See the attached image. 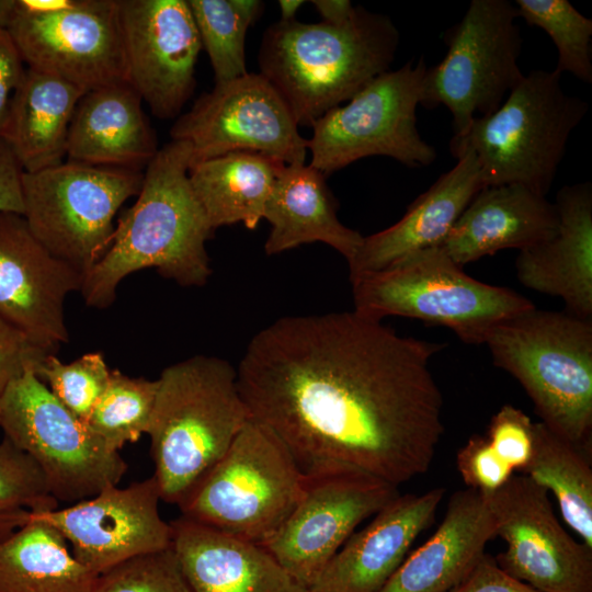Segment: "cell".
I'll list each match as a JSON object with an SVG mask.
<instances>
[{"instance_id":"33","label":"cell","mask_w":592,"mask_h":592,"mask_svg":"<svg viewBox=\"0 0 592 592\" xmlns=\"http://www.w3.org/2000/svg\"><path fill=\"white\" fill-rule=\"evenodd\" d=\"M158 382L111 371L107 386L92 408L87 425L113 451L147 434Z\"/></svg>"},{"instance_id":"4","label":"cell","mask_w":592,"mask_h":592,"mask_svg":"<svg viewBox=\"0 0 592 592\" xmlns=\"http://www.w3.org/2000/svg\"><path fill=\"white\" fill-rule=\"evenodd\" d=\"M147 434L162 501L179 504L251 419L228 361L194 355L159 378Z\"/></svg>"},{"instance_id":"2","label":"cell","mask_w":592,"mask_h":592,"mask_svg":"<svg viewBox=\"0 0 592 592\" xmlns=\"http://www.w3.org/2000/svg\"><path fill=\"white\" fill-rule=\"evenodd\" d=\"M191 146L171 140L144 171L136 202L117 219L112 243L84 275L89 307L106 308L129 274L155 269L181 286H204L212 274L206 241L214 229L189 179Z\"/></svg>"},{"instance_id":"46","label":"cell","mask_w":592,"mask_h":592,"mask_svg":"<svg viewBox=\"0 0 592 592\" xmlns=\"http://www.w3.org/2000/svg\"><path fill=\"white\" fill-rule=\"evenodd\" d=\"M305 3L304 0H280L278 7L282 21L295 20V15L299 8Z\"/></svg>"},{"instance_id":"38","label":"cell","mask_w":592,"mask_h":592,"mask_svg":"<svg viewBox=\"0 0 592 592\" xmlns=\"http://www.w3.org/2000/svg\"><path fill=\"white\" fill-rule=\"evenodd\" d=\"M485 436L505 464L522 473L533 455L535 422L521 409L504 405L491 418Z\"/></svg>"},{"instance_id":"16","label":"cell","mask_w":592,"mask_h":592,"mask_svg":"<svg viewBox=\"0 0 592 592\" xmlns=\"http://www.w3.org/2000/svg\"><path fill=\"white\" fill-rule=\"evenodd\" d=\"M399 494L398 487L360 470L306 476L298 504L262 546L309 589L356 527Z\"/></svg>"},{"instance_id":"17","label":"cell","mask_w":592,"mask_h":592,"mask_svg":"<svg viewBox=\"0 0 592 592\" xmlns=\"http://www.w3.org/2000/svg\"><path fill=\"white\" fill-rule=\"evenodd\" d=\"M153 476L128 487L111 486L64 509L27 511L56 530L73 557L94 574L136 556L169 548L172 528L159 513Z\"/></svg>"},{"instance_id":"8","label":"cell","mask_w":592,"mask_h":592,"mask_svg":"<svg viewBox=\"0 0 592 592\" xmlns=\"http://www.w3.org/2000/svg\"><path fill=\"white\" fill-rule=\"evenodd\" d=\"M305 482L283 442L251 418L178 506L186 519L264 545L298 504Z\"/></svg>"},{"instance_id":"3","label":"cell","mask_w":592,"mask_h":592,"mask_svg":"<svg viewBox=\"0 0 592 592\" xmlns=\"http://www.w3.org/2000/svg\"><path fill=\"white\" fill-rule=\"evenodd\" d=\"M399 32L385 14L356 7L342 24L277 21L259 50L260 73L281 94L297 125L312 124L389 70Z\"/></svg>"},{"instance_id":"23","label":"cell","mask_w":592,"mask_h":592,"mask_svg":"<svg viewBox=\"0 0 592 592\" xmlns=\"http://www.w3.org/2000/svg\"><path fill=\"white\" fill-rule=\"evenodd\" d=\"M171 546L193 592H309L262 545L180 516Z\"/></svg>"},{"instance_id":"28","label":"cell","mask_w":592,"mask_h":592,"mask_svg":"<svg viewBox=\"0 0 592 592\" xmlns=\"http://www.w3.org/2000/svg\"><path fill=\"white\" fill-rule=\"evenodd\" d=\"M86 92L59 77L26 67L11 100L3 134L24 172L66 160L71 119Z\"/></svg>"},{"instance_id":"20","label":"cell","mask_w":592,"mask_h":592,"mask_svg":"<svg viewBox=\"0 0 592 592\" xmlns=\"http://www.w3.org/2000/svg\"><path fill=\"white\" fill-rule=\"evenodd\" d=\"M444 493L437 487L396 497L348 538L309 592H379L433 523Z\"/></svg>"},{"instance_id":"22","label":"cell","mask_w":592,"mask_h":592,"mask_svg":"<svg viewBox=\"0 0 592 592\" xmlns=\"http://www.w3.org/2000/svg\"><path fill=\"white\" fill-rule=\"evenodd\" d=\"M454 157L457 158L456 164L418 196L400 220L363 238L348 261L350 280L383 271L445 240L464 209L485 187L473 152L464 149Z\"/></svg>"},{"instance_id":"24","label":"cell","mask_w":592,"mask_h":592,"mask_svg":"<svg viewBox=\"0 0 592 592\" xmlns=\"http://www.w3.org/2000/svg\"><path fill=\"white\" fill-rule=\"evenodd\" d=\"M554 204L520 184L482 187L440 247L459 266L504 249L519 251L549 239L557 230Z\"/></svg>"},{"instance_id":"25","label":"cell","mask_w":592,"mask_h":592,"mask_svg":"<svg viewBox=\"0 0 592 592\" xmlns=\"http://www.w3.org/2000/svg\"><path fill=\"white\" fill-rule=\"evenodd\" d=\"M494 537V520L483 494L470 488L457 490L433 535L405 558L379 592H448Z\"/></svg>"},{"instance_id":"9","label":"cell","mask_w":592,"mask_h":592,"mask_svg":"<svg viewBox=\"0 0 592 592\" xmlns=\"http://www.w3.org/2000/svg\"><path fill=\"white\" fill-rule=\"evenodd\" d=\"M144 171L71 160L23 172V217L33 236L83 275L105 254L114 218L137 196Z\"/></svg>"},{"instance_id":"32","label":"cell","mask_w":592,"mask_h":592,"mask_svg":"<svg viewBox=\"0 0 592 592\" xmlns=\"http://www.w3.org/2000/svg\"><path fill=\"white\" fill-rule=\"evenodd\" d=\"M216 83L248 73L246 34L261 13L259 0H187Z\"/></svg>"},{"instance_id":"31","label":"cell","mask_w":592,"mask_h":592,"mask_svg":"<svg viewBox=\"0 0 592 592\" xmlns=\"http://www.w3.org/2000/svg\"><path fill=\"white\" fill-rule=\"evenodd\" d=\"M591 448L573 444L535 422L532 458L523 475L550 490L566 523L592 547Z\"/></svg>"},{"instance_id":"5","label":"cell","mask_w":592,"mask_h":592,"mask_svg":"<svg viewBox=\"0 0 592 592\" xmlns=\"http://www.w3.org/2000/svg\"><path fill=\"white\" fill-rule=\"evenodd\" d=\"M485 344L494 365L522 385L543 424L591 448L592 319L533 306L498 323Z\"/></svg>"},{"instance_id":"34","label":"cell","mask_w":592,"mask_h":592,"mask_svg":"<svg viewBox=\"0 0 592 592\" xmlns=\"http://www.w3.org/2000/svg\"><path fill=\"white\" fill-rule=\"evenodd\" d=\"M519 18L544 30L558 52L556 71L592 83V20L567 0H516Z\"/></svg>"},{"instance_id":"7","label":"cell","mask_w":592,"mask_h":592,"mask_svg":"<svg viewBox=\"0 0 592 592\" xmlns=\"http://www.w3.org/2000/svg\"><path fill=\"white\" fill-rule=\"evenodd\" d=\"M462 267L440 246L414 252L383 271L351 278L354 311L379 321L419 319L447 327L465 343L481 344L498 323L535 306Z\"/></svg>"},{"instance_id":"13","label":"cell","mask_w":592,"mask_h":592,"mask_svg":"<svg viewBox=\"0 0 592 592\" xmlns=\"http://www.w3.org/2000/svg\"><path fill=\"white\" fill-rule=\"evenodd\" d=\"M5 29L27 68L86 91L127 81L118 0H15Z\"/></svg>"},{"instance_id":"11","label":"cell","mask_w":592,"mask_h":592,"mask_svg":"<svg viewBox=\"0 0 592 592\" xmlns=\"http://www.w3.org/2000/svg\"><path fill=\"white\" fill-rule=\"evenodd\" d=\"M0 428L38 465L58 502L76 503L118 486L128 468L119 452L68 410L34 372L1 392Z\"/></svg>"},{"instance_id":"35","label":"cell","mask_w":592,"mask_h":592,"mask_svg":"<svg viewBox=\"0 0 592 592\" xmlns=\"http://www.w3.org/2000/svg\"><path fill=\"white\" fill-rule=\"evenodd\" d=\"M110 374L101 352L86 353L70 363H62L56 354H49L39 378L68 410L86 422L105 390Z\"/></svg>"},{"instance_id":"42","label":"cell","mask_w":592,"mask_h":592,"mask_svg":"<svg viewBox=\"0 0 592 592\" xmlns=\"http://www.w3.org/2000/svg\"><path fill=\"white\" fill-rule=\"evenodd\" d=\"M7 29H0V136L8 123L11 100L26 67Z\"/></svg>"},{"instance_id":"37","label":"cell","mask_w":592,"mask_h":592,"mask_svg":"<svg viewBox=\"0 0 592 592\" xmlns=\"http://www.w3.org/2000/svg\"><path fill=\"white\" fill-rule=\"evenodd\" d=\"M58 508L47 480L31 456L7 437L0 442V517L21 510Z\"/></svg>"},{"instance_id":"1","label":"cell","mask_w":592,"mask_h":592,"mask_svg":"<svg viewBox=\"0 0 592 592\" xmlns=\"http://www.w3.org/2000/svg\"><path fill=\"white\" fill-rule=\"evenodd\" d=\"M444 346L354 310L286 316L250 340L238 386L304 475L354 469L399 487L429 470L444 433L430 369Z\"/></svg>"},{"instance_id":"27","label":"cell","mask_w":592,"mask_h":592,"mask_svg":"<svg viewBox=\"0 0 592 592\" xmlns=\"http://www.w3.org/2000/svg\"><path fill=\"white\" fill-rule=\"evenodd\" d=\"M264 218L271 226L264 244L267 255L305 243L323 242L349 261L364 238L338 219L337 204L325 174L305 163L283 168L266 203Z\"/></svg>"},{"instance_id":"40","label":"cell","mask_w":592,"mask_h":592,"mask_svg":"<svg viewBox=\"0 0 592 592\" xmlns=\"http://www.w3.org/2000/svg\"><path fill=\"white\" fill-rule=\"evenodd\" d=\"M49 353L0 317V395L7 386L26 372L38 377Z\"/></svg>"},{"instance_id":"44","label":"cell","mask_w":592,"mask_h":592,"mask_svg":"<svg viewBox=\"0 0 592 592\" xmlns=\"http://www.w3.org/2000/svg\"><path fill=\"white\" fill-rule=\"evenodd\" d=\"M322 18V22L330 24H342L349 21L356 7L348 0H314L311 1Z\"/></svg>"},{"instance_id":"45","label":"cell","mask_w":592,"mask_h":592,"mask_svg":"<svg viewBox=\"0 0 592 592\" xmlns=\"http://www.w3.org/2000/svg\"><path fill=\"white\" fill-rule=\"evenodd\" d=\"M24 511L21 510L0 517V536L9 534L24 524Z\"/></svg>"},{"instance_id":"6","label":"cell","mask_w":592,"mask_h":592,"mask_svg":"<svg viewBox=\"0 0 592 592\" xmlns=\"http://www.w3.org/2000/svg\"><path fill=\"white\" fill-rule=\"evenodd\" d=\"M588 111L587 101L563 90L559 72L533 70L494 112L451 140V152H473L483 186L520 184L546 196Z\"/></svg>"},{"instance_id":"12","label":"cell","mask_w":592,"mask_h":592,"mask_svg":"<svg viewBox=\"0 0 592 592\" xmlns=\"http://www.w3.org/2000/svg\"><path fill=\"white\" fill-rule=\"evenodd\" d=\"M426 68L421 57L415 64L410 60L388 70L345 105L318 118L308 139L310 166L327 175L371 156L389 157L411 168L433 163L436 150L417 127Z\"/></svg>"},{"instance_id":"21","label":"cell","mask_w":592,"mask_h":592,"mask_svg":"<svg viewBox=\"0 0 592 592\" xmlns=\"http://www.w3.org/2000/svg\"><path fill=\"white\" fill-rule=\"evenodd\" d=\"M554 205L556 232L519 252L516 278L532 291L561 298L566 311L592 319L591 182L561 187Z\"/></svg>"},{"instance_id":"43","label":"cell","mask_w":592,"mask_h":592,"mask_svg":"<svg viewBox=\"0 0 592 592\" xmlns=\"http://www.w3.org/2000/svg\"><path fill=\"white\" fill-rule=\"evenodd\" d=\"M23 172L10 145L0 136V213L23 215Z\"/></svg>"},{"instance_id":"29","label":"cell","mask_w":592,"mask_h":592,"mask_svg":"<svg viewBox=\"0 0 592 592\" xmlns=\"http://www.w3.org/2000/svg\"><path fill=\"white\" fill-rule=\"evenodd\" d=\"M285 166L262 153L235 151L193 163L189 179L214 230L237 223L254 229Z\"/></svg>"},{"instance_id":"47","label":"cell","mask_w":592,"mask_h":592,"mask_svg":"<svg viewBox=\"0 0 592 592\" xmlns=\"http://www.w3.org/2000/svg\"><path fill=\"white\" fill-rule=\"evenodd\" d=\"M15 0H0V29H5L14 10Z\"/></svg>"},{"instance_id":"30","label":"cell","mask_w":592,"mask_h":592,"mask_svg":"<svg viewBox=\"0 0 592 592\" xmlns=\"http://www.w3.org/2000/svg\"><path fill=\"white\" fill-rule=\"evenodd\" d=\"M27 511L25 524L0 536V592H94L98 576L56 530Z\"/></svg>"},{"instance_id":"36","label":"cell","mask_w":592,"mask_h":592,"mask_svg":"<svg viewBox=\"0 0 592 592\" xmlns=\"http://www.w3.org/2000/svg\"><path fill=\"white\" fill-rule=\"evenodd\" d=\"M94 592H193L169 548L130 558L96 578Z\"/></svg>"},{"instance_id":"41","label":"cell","mask_w":592,"mask_h":592,"mask_svg":"<svg viewBox=\"0 0 592 592\" xmlns=\"http://www.w3.org/2000/svg\"><path fill=\"white\" fill-rule=\"evenodd\" d=\"M448 592H539L502 570L496 558L483 554L468 574Z\"/></svg>"},{"instance_id":"26","label":"cell","mask_w":592,"mask_h":592,"mask_svg":"<svg viewBox=\"0 0 592 592\" xmlns=\"http://www.w3.org/2000/svg\"><path fill=\"white\" fill-rule=\"evenodd\" d=\"M141 103L127 81L87 91L71 119L66 160L145 170L159 148Z\"/></svg>"},{"instance_id":"39","label":"cell","mask_w":592,"mask_h":592,"mask_svg":"<svg viewBox=\"0 0 592 592\" xmlns=\"http://www.w3.org/2000/svg\"><path fill=\"white\" fill-rule=\"evenodd\" d=\"M456 467L465 485L483 494L498 490L514 475L491 448L487 437L478 434L458 449Z\"/></svg>"},{"instance_id":"19","label":"cell","mask_w":592,"mask_h":592,"mask_svg":"<svg viewBox=\"0 0 592 592\" xmlns=\"http://www.w3.org/2000/svg\"><path fill=\"white\" fill-rule=\"evenodd\" d=\"M83 274L52 254L24 217L0 213V317L41 349L56 354L67 343L65 301Z\"/></svg>"},{"instance_id":"10","label":"cell","mask_w":592,"mask_h":592,"mask_svg":"<svg viewBox=\"0 0 592 592\" xmlns=\"http://www.w3.org/2000/svg\"><path fill=\"white\" fill-rule=\"evenodd\" d=\"M517 18L508 0H471L462 20L445 31L446 54L426 68L420 105L449 110L452 140L464 137L476 118L494 112L523 79Z\"/></svg>"},{"instance_id":"15","label":"cell","mask_w":592,"mask_h":592,"mask_svg":"<svg viewBox=\"0 0 592 592\" xmlns=\"http://www.w3.org/2000/svg\"><path fill=\"white\" fill-rule=\"evenodd\" d=\"M483 497L506 544L502 570L539 592H592V547L561 526L545 488L521 474Z\"/></svg>"},{"instance_id":"14","label":"cell","mask_w":592,"mask_h":592,"mask_svg":"<svg viewBox=\"0 0 592 592\" xmlns=\"http://www.w3.org/2000/svg\"><path fill=\"white\" fill-rule=\"evenodd\" d=\"M170 136L191 146L192 164L248 151L288 166L305 163L308 152L289 107L261 73L215 83L175 121Z\"/></svg>"},{"instance_id":"18","label":"cell","mask_w":592,"mask_h":592,"mask_svg":"<svg viewBox=\"0 0 592 592\" xmlns=\"http://www.w3.org/2000/svg\"><path fill=\"white\" fill-rule=\"evenodd\" d=\"M127 82L160 119L177 117L195 88L202 49L187 0H118Z\"/></svg>"}]
</instances>
